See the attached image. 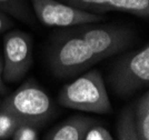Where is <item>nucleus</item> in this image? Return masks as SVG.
Instances as JSON below:
<instances>
[{
    "instance_id": "nucleus-2",
    "label": "nucleus",
    "mask_w": 149,
    "mask_h": 140,
    "mask_svg": "<svg viewBox=\"0 0 149 140\" xmlns=\"http://www.w3.org/2000/svg\"><path fill=\"white\" fill-rule=\"evenodd\" d=\"M0 110L17 118L22 125L41 126L52 119L56 104L35 79H28L0 104Z\"/></svg>"
},
{
    "instance_id": "nucleus-3",
    "label": "nucleus",
    "mask_w": 149,
    "mask_h": 140,
    "mask_svg": "<svg viewBox=\"0 0 149 140\" xmlns=\"http://www.w3.org/2000/svg\"><path fill=\"white\" fill-rule=\"evenodd\" d=\"M58 102L68 108L107 115L112 112L105 80L99 70H87L74 81L62 87L58 93Z\"/></svg>"
},
{
    "instance_id": "nucleus-8",
    "label": "nucleus",
    "mask_w": 149,
    "mask_h": 140,
    "mask_svg": "<svg viewBox=\"0 0 149 140\" xmlns=\"http://www.w3.org/2000/svg\"><path fill=\"white\" fill-rule=\"evenodd\" d=\"M62 2L88 12L105 15L106 12L120 11L139 18H149V0H60Z\"/></svg>"
},
{
    "instance_id": "nucleus-11",
    "label": "nucleus",
    "mask_w": 149,
    "mask_h": 140,
    "mask_svg": "<svg viewBox=\"0 0 149 140\" xmlns=\"http://www.w3.org/2000/svg\"><path fill=\"white\" fill-rule=\"evenodd\" d=\"M134 120L140 140H149V92L145 91L134 107Z\"/></svg>"
},
{
    "instance_id": "nucleus-14",
    "label": "nucleus",
    "mask_w": 149,
    "mask_h": 140,
    "mask_svg": "<svg viewBox=\"0 0 149 140\" xmlns=\"http://www.w3.org/2000/svg\"><path fill=\"white\" fill-rule=\"evenodd\" d=\"M84 140H115L112 134L108 129L104 126H100L99 123H95L86 132Z\"/></svg>"
},
{
    "instance_id": "nucleus-17",
    "label": "nucleus",
    "mask_w": 149,
    "mask_h": 140,
    "mask_svg": "<svg viewBox=\"0 0 149 140\" xmlns=\"http://www.w3.org/2000/svg\"><path fill=\"white\" fill-rule=\"evenodd\" d=\"M2 72H3V59L2 56L0 55V96H6L8 93V88L6 82L2 79Z\"/></svg>"
},
{
    "instance_id": "nucleus-6",
    "label": "nucleus",
    "mask_w": 149,
    "mask_h": 140,
    "mask_svg": "<svg viewBox=\"0 0 149 140\" xmlns=\"http://www.w3.org/2000/svg\"><path fill=\"white\" fill-rule=\"evenodd\" d=\"M33 15L39 22L54 28H72L81 24L105 21V15L88 12L67 5L60 0H29Z\"/></svg>"
},
{
    "instance_id": "nucleus-1",
    "label": "nucleus",
    "mask_w": 149,
    "mask_h": 140,
    "mask_svg": "<svg viewBox=\"0 0 149 140\" xmlns=\"http://www.w3.org/2000/svg\"><path fill=\"white\" fill-rule=\"evenodd\" d=\"M47 60L52 75L61 79L78 76L99 62L74 27L58 30L51 35Z\"/></svg>"
},
{
    "instance_id": "nucleus-9",
    "label": "nucleus",
    "mask_w": 149,
    "mask_h": 140,
    "mask_svg": "<svg viewBox=\"0 0 149 140\" xmlns=\"http://www.w3.org/2000/svg\"><path fill=\"white\" fill-rule=\"evenodd\" d=\"M97 120L84 115L69 117L50 130L46 140H84L88 129Z\"/></svg>"
},
{
    "instance_id": "nucleus-5",
    "label": "nucleus",
    "mask_w": 149,
    "mask_h": 140,
    "mask_svg": "<svg viewBox=\"0 0 149 140\" xmlns=\"http://www.w3.org/2000/svg\"><path fill=\"white\" fill-rule=\"evenodd\" d=\"M74 28L85 39L99 61L128 51L138 39L136 30L125 24L96 22Z\"/></svg>"
},
{
    "instance_id": "nucleus-7",
    "label": "nucleus",
    "mask_w": 149,
    "mask_h": 140,
    "mask_svg": "<svg viewBox=\"0 0 149 140\" xmlns=\"http://www.w3.org/2000/svg\"><path fill=\"white\" fill-rule=\"evenodd\" d=\"M3 72L5 82L15 84L25 77L33 62L32 38L21 30L9 31L3 37Z\"/></svg>"
},
{
    "instance_id": "nucleus-12",
    "label": "nucleus",
    "mask_w": 149,
    "mask_h": 140,
    "mask_svg": "<svg viewBox=\"0 0 149 140\" xmlns=\"http://www.w3.org/2000/svg\"><path fill=\"white\" fill-rule=\"evenodd\" d=\"M118 140H140L136 131L134 120V106L125 107L117 120Z\"/></svg>"
},
{
    "instance_id": "nucleus-15",
    "label": "nucleus",
    "mask_w": 149,
    "mask_h": 140,
    "mask_svg": "<svg viewBox=\"0 0 149 140\" xmlns=\"http://www.w3.org/2000/svg\"><path fill=\"white\" fill-rule=\"evenodd\" d=\"M13 140H39L36 127L30 125H20L11 137Z\"/></svg>"
},
{
    "instance_id": "nucleus-13",
    "label": "nucleus",
    "mask_w": 149,
    "mask_h": 140,
    "mask_svg": "<svg viewBox=\"0 0 149 140\" xmlns=\"http://www.w3.org/2000/svg\"><path fill=\"white\" fill-rule=\"evenodd\" d=\"M20 125L22 123L13 115L0 110V140L11 138Z\"/></svg>"
},
{
    "instance_id": "nucleus-10",
    "label": "nucleus",
    "mask_w": 149,
    "mask_h": 140,
    "mask_svg": "<svg viewBox=\"0 0 149 140\" xmlns=\"http://www.w3.org/2000/svg\"><path fill=\"white\" fill-rule=\"evenodd\" d=\"M0 11L31 27L37 26L38 20L33 15L29 0H0Z\"/></svg>"
},
{
    "instance_id": "nucleus-4",
    "label": "nucleus",
    "mask_w": 149,
    "mask_h": 140,
    "mask_svg": "<svg viewBox=\"0 0 149 140\" xmlns=\"http://www.w3.org/2000/svg\"><path fill=\"white\" fill-rule=\"evenodd\" d=\"M113 93L121 98L132 96L149 85V47L127 52L113 62L108 76Z\"/></svg>"
},
{
    "instance_id": "nucleus-16",
    "label": "nucleus",
    "mask_w": 149,
    "mask_h": 140,
    "mask_svg": "<svg viewBox=\"0 0 149 140\" xmlns=\"http://www.w3.org/2000/svg\"><path fill=\"white\" fill-rule=\"evenodd\" d=\"M13 26H15L13 19L5 12L0 11V33L9 30L10 28H13Z\"/></svg>"
}]
</instances>
